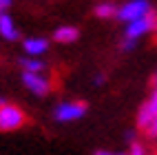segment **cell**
Listing matches in <instances>:
<instances>
[{
    "label": "cell",
    "mask_w": 157,
    "mask_h": 155,
    "mask_svg": "<svg viewBox=\"0 0 157 155\" xmlns=\"http://www.w3.org/2000/svg\"><path fill=\"white\" fill-rule=\"evenodd\" d=\"M128 155H146V153H144V149L140 146L137 142H133V144H131V151H128Z\"/></svg>",
    "instance_id": "obj_13"
},
{
    "label": "cell",
    "mask_w": 157,
    "mask_h": 155,
    "mask_svg": "<svg viewBox=\"0 0 157 155\" xmlns=\"http://www.w3.org/2000/svg\"><path fill=\"white\" fill-rule=\"evenodd\" d=\"M93 82H95V84H102V82H104V76H95V80H93Z\"/></svg>",
    "instance_id": "obj_16"
},
{
    "label": "cell",
    "mask_w": 157,
    "mask_h": 155,
    "mask_svg": "<svg viewBox=\"0 0 157 155\" xmlns=\"http://www.w3.org/2000/svg\"><path fill=\"white\" fill-rule=\"evenodd\" d=\"M5 102H7V100H5V98H0V107H2V104H5Z\"/></svg>",
    "instance_id": "obj_19"
},
{
    "label": "cell",
    "mask_w": 157,
    "mask_h": 155,
    "mask_svg": "<svg viewBox=\"0 0 157 155\" xmlns=\"http://www.w3.org/2000/svg\"><path fill=\"white\" fill-rule=\"evenodd\" d=\"M93 14H95V18H102V20L115 18V16H117V5H113V2H100V5H95Z\"/></svg>",
    "instance_id": "obj_10"
},
{
    "label": "cell",
    "mask_w": 157,
    "mask_h": 155,
    "mask_svg": "<svg viewBox=\"0 0 157 155\" xmlns=\"http://www.w3.org/2000/svg\"><path fill=\"white\" fill-rule=\"evenodd\" d=\"M95 155H115V153H109V151H98Z\"/></svg>",
    "instance_id": "obj_17"
},
{
    "label": "cell",
    "mask_w": 157,
    "mask_h": 155,
    "mask_svg": "<svg viewBox=\"0 0 157 155\" xmlns=\"http://www.w3.org/2000/svg\"><path fill=\"white\" fill-rule=\"evenodd\" d=\"M148 9H151L148 0H128V2H124L122 7H117V16L115 18L122 20V22H131V20L142 18Z\"/></svg>",
    "instance_id": "obj_5"
},
{
    "label": "cell",
    "mask_w": 157,
    "mask_h": 155,
    "mask_svg": "<svg viewBox=\"0 0 157 155\" xmlns=\"http://www.w3.org/2000/svg\"><path fill=\"white\" fill-rule=\"evenodd\" d=\"M78 38H80L78 27H69V25H64V27H58V29L53 31V40H56V42H62V45L75 42Z\"/></svg>",
    "instance_id": "obj_7"
},
{
    "label": "cell",
    "mask_w": 157,
    "mask_h": 155,
    "mask_svg": "<svg viewBox=\"0 0 157 155\" xmlns=\"http://www.w3.org/2000/svg\"><path fill=\"white\" fill-rule=\"evenodd\" d=\"M25 124H27V115H25L22 109H18L16 104H9V102H5L0 107V131L2 133L18 131Z\"/></svg>",
    "instance_id": "obj_2"
},
{
    "label": "cell",
    "mask_w": 157,
    "mask_h": 155,
    "mask_svg": "<svg viewBox=\"0 0 157 155\" xmlns=\"http://www.w3.org/2000/svg\"><path fill=\"white\" fill-rule=\"evenodd\" d=\"M151 31H157V11L155 9H148L142 18L137 20H131V22H126V38H142L146 33H151Z\"/></svg>",
    "instance_id": "obj_3"
},
{
    "label": "cell",
    "mask_w": 157,
    "mask_h": 155,
    "mask_svg": "<svg viewBox=\"0 0 157 155\" xmlns=\"http://www.w3.org/2000/svg\"><path fill=\"white\" fill-rule=\"evenodd\" d=\"M126 140H128L131 144L135 142V133H133V131H126Z\"/></svg>",
    "instance_id": "obj_15"
},
{
    "label": "cell",
    "mask_w": 157,
    "mask_h": 155,
    "mask_svg": "<svg viewBox=\"0 0 157 155\" xmlns=\"http://www.w3.org/2000/svg\"><path fill=\"white\" fill-rule=\"evenodd\" d=\"M9 7H11V0H0V14H7Z\"/></svg>",
    "instance_id": "obj_14"
},
{
    "label": "cell",
    "mask_w": 157,
    "mask_h": 155,
    "mask_svg": "<svg viewBox=\"0 0 157 155\" xmlns=\"http://www.w3.org/2000/svg\"><path fill=\"white\" fill-rule=\"evenodd\" d=\"M89 111V104L82 100H73V102H60L53 111V118L58 122H71V120H80L84 118V113Z\"/></svg>",
    "instance_id": "obj_4"
},
{
    "label": "cell",
    "mask_w": 157,
    "mask_h": 155,
    "mask_svg": "<svg viewBox=\"0 0 157 155\" xmlns=\"http://www.w3.org/2000/svg\"><path fill=\"white\" fill-rule=\"evenodd\" d=\"M135 42H137L135 38H126V36H124V40H122V51H133V49H135Z\"/></svg>",
    "instance_id": "obj_12"
},
{
    "label": "cell",
    "mask_w": 157,
    "mask_h": 155,
    "mask_svg": "<svg viewBox=\"0 0 157 155\" xmlns=\"http://www.w3.org/2000/svg\"><path fill=\"white\" fill-rule=\"evenodd\" d=\"M115 155H128V153H115Z\"/></svg>",
    "instance_id": "obj_20"
},
{
    "label": "cell",
    "mask_w": 157,
    "mask_h": 155,
    "mask_svg": "<svg viewBox=\"0 0 157 155\" xmlns=\"http://www.w3.org/2000/svg\"><path fill=\"white\" fill-rule=\"evenodd\" d=\"M0 36H2L5 40H18L20 38L18 29L13 27V20L7 14H0Z\"/></svg>",
    "instance_id": "obj_9"
},
{
    "label": "cell",
    "mask_w": 157,
    "mask_h": 155,
    "mask_svg": "<svg viewBox=\"0 0 157 155\" xmlns=\"http://www.w3.org/2000/svg\"><path fill=\"white\" fill-rule=\"evenodd\" d=\"M22 47H25V51H27L29 56H36L38 58V56H42L44 51L49 49V42H47L44 38H29V40L22 42Z\"/></svg>",
    "instance_id": "obj_8"
},
{
    "label": "cell",
    "mask_w": 157,
    "mask_h": 155,
    "mask_svg": "<svg viewBox=\"0 0 157 155\" xmlns=\"http://www.w3.org/2000/svg\"><path fill=\"white\" fill-rule=\"evenodd\" d=\"M22 84L36 95H47L51 89V82L42 78V73H33V71H22Z\"/></svg>",
    "instance_id": "obj_6"
},
{
    "label": "cell",
    "mask_w": 157,
    "mask_h": 155,
    "mask_svg": "<svg viewBox=\"0 0 157 155\" xmlns=\"http://www.w3.org/2000/svg\"><path fill=\"white\" fill-rule=\"evenodd\" d=\"M20 67H22L25 71H33V73H42V71L47 69V64H44L42 60H38L36 56L22 58V60H20Z\"/></svg>",
    "instance_id": "obj_11"
},
{
    "label": "cell",
    "mask_w": 157,
    "mask_h": 155,
    "mask_svg": "<svg viewBox=\"0 0 157 155\" xmlns=\"http://www.w3.org/2000/svg\"><path fill=\"white\" fill-rule=\"evenodd\" d=\"M153 87H157V73L153 76Z\"/></svg>",
    "instance_id": "obj_18"
},
{
    "label": "cell",
    "mask_w": 157,
    "mask_h": 155,
    "mask_svg": "<svg viewBox=\"0 0 157 155\" xmlns=\"http://www.w3.org/2000/svg\"><path fill=\"white\" fill-rule=\"evenodd\" d=\"M137 126L148 138H157V87L153 89L151 98L142 104L137 113Z\"/></svg>",
    "instance_id": "obj_1"
}]
</instances>
